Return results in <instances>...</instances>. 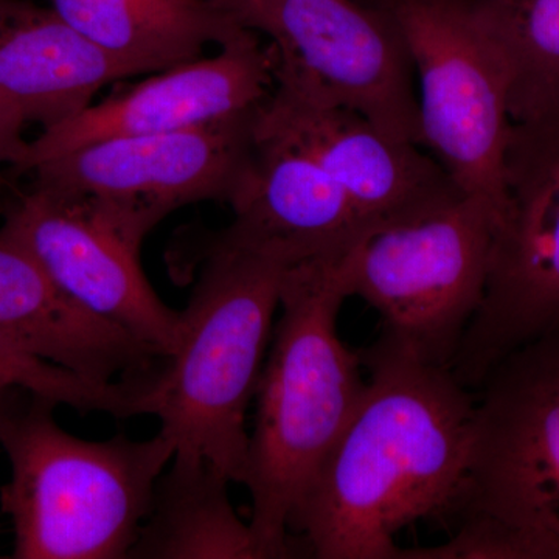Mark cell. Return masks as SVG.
I'll return each mask as SVG.
<instances>
[{
	"label": "cell",
	"mask_w": 559,
	"mask_h": 559,
	"mask_svg": "<svg viewBox=\"0 0 559 559\" xmlns=\"http://www.w3.org/2000/svg\"><path fill=\"white\" fill-rule=\"evenodd\" d=\"M359 353L364 399L289 524L312 558L401 559L396 536L451 513L468 473L474 390L380 342Z\"/></svg>",
	"instance_id": "cell-1"
},
{
	"label": "cell",
	"mask_w": 559,
	"mask_h": 559,
	"mask_svg": "<svg viewBox=\"0 0 559 559\" xmlns=\"http://www.w3.org/2000/svg\"><path fill=\"white\" fill-rule=\"evenodd\" d=\"M344 257L299 261L283 277L280 316L253 399L242 484L252 498L249 524L263 558L300 554L290 520L366 393L362 356L337 331L348 299Z\"/></svg>",
	"instance_id": "cell-2"
},
{
	"label": "cell",
	"mask_w": 559,
	"mask_h": 559,
	"mask_svg": "<svg viewBox=\"0 0 559 559\" xmlns=\"http://www.w3.org/2000/svg\"><path fill=\"white\" fill-rule=\"evenodd\" d=\"M200 270L180 312L171 355L162 360L157 407L162 436L176 454L209 462L235 484L248 469V409L266 360L290 264L275 250L223 245L201 237L180 260Z\"/></svg>",
	"instance_id": "cell-3"
},
{
	"label": "cell",
	"mask_w": 559,
	"mask_h": 559,
	"mask_svg": "<svg viewBox=\"0 0 559 559\" xmlns=\"http://www.w3.org/2000/svg\"><path fill=\"white\" fill-rule=\"evenodd\" d=\"M57 406L11 389L0 414V447L11 466L0 509L13 524L11 558H128L175 443L160 432L148 440L80 439L58 425Z\"/></svg>",
	"instance_id": "cell-4"
},
{
	"label": "cell",
	"mask_w": 559,
	"mask_h": 559,
	"mask_svg": "<svg viewBox=\"0 0 559 559\" xmlns=\"http://www.w3.org/2000/svg\"><path fill=\"white\" fill-rule=\"evenodd\" d=\"M448 543L403 559H559V330L500 359L476 393Z\"/></svg>",
	"instance_id": "cell-5"
},
{
	"label": "cell",
	"mask_w": 559,
	"mask_h": 559,
	"mask_svg": "<svg viewBox=\"0 0 559 559\" xmlns=\"http://www.w3.org/2000/svg\"><path fill=\"white\" fill-rule=\"evenodd\" d=\"M498 212L451 191L371 230L344 257L348 297L378 312L377 342L450 367L487 286Z\"/></svg>",
	"instance_id": "cell-6"
},
{
	"label": "cell",
	"mask_w": 559,
	"mask_h": 559,
	"mask_svg": "<svg viewBox=\"0 0 559 559\" xmlns=\"http://www.w3.org/2000/svg\"><path fill=\"white\" fill-rule=\"evenodd\" d=\"M385 13L418 76L423 146L499 218L510 75L484 0H389Z\"/></svg>",
	"instance_id": "cell-7"
},
{
	"label": "cell",
	"mask_w": 559,
	"mask_h": 559,
	"mask_svg": "<svg viewBox=\"0 0 559 559\" xmlns=\"http://www.w3.org/2000/svg\"><path fill=\"white\" fill-rule=\"evenodd\" d=\"M487 286L451 369L471 390L514 349L559 330V109L511 121Z\"/></svg>",
	"instance_id": "cell-8"
},
{
	"label": "cell",
	"mask_w": 559,
	"mask_h": 559,
	"mask_svg": "<svg viewBox=\"0 0 559 559\" xmlns=\"http://www.w3.org/2000/svg\"><path fill=\"white\" fill-rule=\"evenodd\" d=\"M270 38L274 84L359 112L399 142L423 146L414 66L389 14L352 0H212Z\"/></svg>",
	"instance_id": "cell-9"
},
{
	"label": "cell",
	"mask_w": 559,
	"mask_h": 559,
	"mask_svg": "<svg viewBox=\"0 0 559 559\" xmlns=\"http://www.w3.org/2000/svg\"><path fill=\"white\" fill-rule=\"evenodd\" d=\"M259 109L190 130L98 140L21 171L87 198L143 242L180 207L235 204L255 159Z\"/></svg>",
	"instance_id": "cell-10"
},
{
	"label": "cell",
	"mask_w": 559,
	"mask_h": 559,
	"mask_svg": "<svg viewBox=\"0 0 559 559\" xmlns=\"http://www.w3.org/2000/svg\"><path fill=\"white\" fill-rule=\"evenodd\" d=\"M2 229L35 257L51 282L106 322L167 358L180 312L157 296L140 263L142 241L97 204L40 186L27 173L0 170Z\"/></svg>",
	"instance_id": "cell-11"
},
{
	"label": "cell",
	"mask_w": 559,
	"mask_h": 559,
	"mask_svg": "<svg viewBox=\"0 0 559 559\" xmlns=\"http://www.w3.org/2000/svg\"><path fill=\"white\" fill-rule=\"evenodd\" d=\"M215 57L180 62L114 94L27 143V170L39 162L103 139L164 134L253 112L274 90V58L255 32L219 47Z\"/></svg>",
	"instance_id": "cell-12"
},
{
	"label": "cell",
	"mask_w": 559,
	"mask_h": 559,
	"mask_svg": "<svg viewBox=\"0 0 559 559\" xmlns=\"http://www.w3.org/2000/svg\"><path fill=\"white\" fill-rule=\"evenodd\" d=\"M255 131L314 160L374 229L460 189L418 145L389 138L355 110L277 84L260 106Z\"/></svg>",
	"instance_id": "cell-13"
},
{
	"label": "cell",
	"mask_w": 559,
	"mask_h": 559,
	"mask_svg": "<svg viewBox=\"0 0 559 559\" xmlns=\"http://www.w3.org/2000/svg\"><path fill=\"white\" fill-rule=\"evenodd\" d=\"M231 210L235 218L229 226L205 231V237L275 250L293 263L342 255L374 230L314 160L259 134L255 159Z\"/></svg>",
	"instance_id": "cell-14"
},
{
	"label": "cell",
	"mask_w": 559,
	"mask_h": 559,
	"mask_svg": "<svg viewBox=\"0 0 559 559\" xmlns=\"http://www.w3.org/2000/svg\"><path fill=\"white\" fill-rule=\"evenodd\" d=\"M0 337L95 382L153 377L164 360L66 296L5 229H0Z\"/></svg>",
	"instance_id": "cell-15"
},
{
	"label": "cell",
	"mask_w": 559,
	"mask_h": 559,
	"mask_svg": "<svg viewBox=\"0 0 559 559\" xmlns=\"http://www.w3.org/2000/svg\"><path fill=\"white\" fill-rule=\"evenodd\" d=\"M142 75L70 27L51 7L0 0V97L43 130L90 108L116 81Z\"/></svg>",
	"instance_id": "cell-16"
},
{
	"label": "cell",
	"mask_w": 559,
	"mask_h": 559,
	"mask_svg": "<svg viewBox=\"0 0 559 559\" xmlns=\"http://www.w3.org/2000/svg\"><path fill=\"white\" fill-rule=\"evenodd\" d=\"M51 9L95 46L156 73L201 58L248 32L212 0H49Z\"/></svg>",
	"instance_id": "cell-17"
},
{
	"label": "cell",
	"mask_w": 559,
	"mask_h": 559,
	"mask_svg": "<svg viewBox=\"0 0 559 559\" xmlns=\"http://www.w3.org/2000/svg\"><path fill=\"white\" fill-rule=\"evenodd\" d=\"M229 484L205 460L175 454L128 558L264 559L249 522L231 503Z\"/></svg>",
	"instance_id": "cell-18"
},
{
	"label": "cell",
	"mask_w": 559,
	"mask_h": 559,
	"mask_svg": "<svg viewBox=\"0 0 559 559\" xmlns=\"http://www.w3.org/2000/svg\"><path fill=\"white\" fill-rule=\"evenodd\" d=\"M509 66L511 121L559 109V0H484Z\"/></svg>",
	"instance_id": "cell-19"
},
{
	"label": "cell",
	"mask_w": 559,
	"mask_h": 559,
	"mask_svg": "<svg viewBox=\"0 0 559 559\" xmlns=\"http://www.w3.org/2000/svg\"><path fill=\"white\" fill-rule=\"evenodd\" d=\"M0 389H20L44 396L58 406L80 414L110 415L124 419L151 415L156 411L154 381L135 378L116 382H95L36 358L0 337Z\"/></svg>",
	"instance_id": "cell-20"
},
{
	"label": "cell",
	"mask_w": 559,
	"mask_h": 559,
	"mask_svg": "<svg viewBox=\"0 0 559 559\" xmlns=\"http://www.w3.org/2000/svg\"><path fill=\"white\" fill-rule=\"evenodd\" d=\"M28 121L13 103L0 97V165H14L27 148L24 139L25 124Z\"/></svg>",
	"instance_id": "cell-21"
},
{
	"label": "cell",
	"mask_w": 559,
	"mask_h": 559,
	"mask_svg": "<svg viewBox=\"0 0 559 559\" xmlns=\"http://www.w3.org/2000/svg\"><path fill=\"white\" fill-rule=\"evenodd\" d=\"M10 390L0 389V414H2L3 404H5L7 395H9Z\"/></svg>",
	"instance_id": "cell-22"
}]
</instances>
